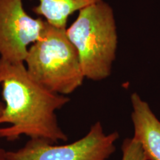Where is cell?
Instances as JSON below:
<instances>
[{
	"mask_svg": "<svg viewBox=\"0 0 160 160\" xmlns=\"http://www.w3.org/2000/svg\"><path fill=\"white\" fill-rule=\"evenodd\" d=\"M0 85L4 109L0 115V138L9 142L22 136L52 143L67 141L56 112L70 102L64 95L45 88L28 73L24 62L0 59Z\"/></svg>",
	"mask_w": 160,
	"mask_h": 160,
	"instance_id": "obj_1",
	"label": "cell"
},
{
	"mask_svg": "<svg viewBox=\"0 0 160 160\" xmlns=\"http://www.w3.org/2000/svg\"><path fill=\"white\" fill-rule=\"evenodd\" d=\"M66 33L79 53L85 78L100 81L111 75L118 36L108 3L102 0L80 10Z\"/></svg>",
	"mask_w": 160,
	"mask_h": 160,
	"instance_id": "obj_2",
	"label": "cell"
},
{
	"mask_svg": "<svg viewBox=\"0 0 160 160\" xmlns=\"http://www.w3.org/2000/svg\"><path fill=\"white\" fill-rule=\"evenodd\" d=\"M24 64L32 79L57 94H71L85 79L79 53L66 28L48 22L42 37L30 46Z\"/></svg>",
	"mask_w": 160,
	"mask_h": 160,
	"instance_id": "obj_3",
	"label": "cell"
},
{
	"mask_svg": "<svg viewBox=\"0 0 160 160\" xmlns=\"http://www.w3.org/2000/svg\"><path fill=\"white\" fill-rule=\"evenodd\" d=\"M117 131L106 134L97 122L82 138L71 144L56 145L42 139H30L17 151H7L8 160H108L116 151Z\"/></svg>",
	"mask_w": 160,
	"mask_h": 160,
	"instance_id": "obj_4",
	"label": "cell"
},
{
	"mask_svg": "<svg viewBox=\"0 0 160 160\" xmlns=\"http://www.w3.org/2000/svg\"><path fill=\"white\" fill-rule=\"evenodd\" d=\"M47 22L24 8L22 0H0V59L24 62L30 46L42 37Z\"/></svg>",
	"mask_w": 160,
	"mask_h": 160,
	"instance_id": "obj_5",
	"label": "cell"
},
{
	"mask_svg": "<svg viewBox=\"0 0 160 160\" xmlns=\"http://www.w3.org/2000/svg\"><path fill=\"white\" fill-rule=\"evenodd\" d=\"M131 101L133 138L141 144L147 160H160V121L138 93L131 95Z\"/></svg>",
	"mask_w": 160,
	"mask_h": 160,
	"instance_id": "obj_6",
	"label": "cell"
},
{
	"mask_svg": "<svg viewBox=\"0 0 160 160\" xmlns=\"http://www.w3.org/2000/svg\"><path fill=\"white\" fill-rule=\"evenodd\" d=\"M39 4L33 11L50 25L59 28H67L70 16L92 4L102 0H38Z\"/></svg>",
	"mask_w": 160,
	"mask_h": 160,
	"instance_id": "obj_7",
	"label": "cell"
},
{
	"mask_svg": "<svg viewBox=\"0 0 160 160\" xmlns=\"http://www.w3.org/2000/svg\"><path fill=\"white\" fill-rule=\"evenodd\" d=\"M122 151V160H147L141 144L133 137L124 140Z\"/></svg>",
	"mask_w": 160,
	"mask_h": 160,
	"instance_id": "obj_8",
	"label": "cell"
},
{
	"mask_svg": "<svg viewBox=\"0 0 160 160\" xmlns=\"http://www.w3.org/2000/svg\"><path fill=\"white\" fill-rule=\"evenodd\" d=\"M0 160H8L7 157V151L3 148L0 144Z\"/></svg>",
	"mask_w": 160,
	"mask_h": 160,
	"instance_id": "obj_9",
	"label": "cell"
},
{
	"mask_svg": "<svg viewBox=\"0 0 160 160\" xmlns=\"http://www.w3.org/2000/svg\"><path fill=\"white\" fill-rule=\"evenodd\" d=\"M3 109H4V102L0 101V115H1V113H2Z\"/></svg>",
	"mask_w": 160,
	"mask_h": 160,
	"instance_id": "obj_10",
	"label": "cell"
}]
</instances>
